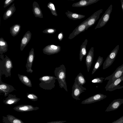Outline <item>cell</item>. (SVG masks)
Segmentation results:
<instances>
[{
	"label": "cell",
	"mask_w": 123,
	"mask_h": 123,
	"mask_svg": "<svg viewBox=\"0 0 123 123\" xmlns=\"http://www.w3.org/2000/svg\"><path fill=\"white\" fill-rule=\"evenodd\" d=\"M66 68L64 65L62 64L55 68L54 71L55 75L57 80L60 87L63 88L68 92L66 82Z\"/></svg>",
	"instance_id": "obj_1"
},
{
	"label": "cell",
	"mask_w": 123,
	"mask_h": 123,
	"mask_svg": "<svg viewBox=\"0 0 123 123\" xmlns=\"http://www.w3.org/2000/svg\"><path fill=\"white\" fill-rule=\"evenodd\" d=\"M3 58L0 62V73L5 75L6 77L11 76V71L13 68L12 60L7 56Z\"/></svg>",
	"instance_id": "obj_2"
},
{
	"label": "cell",
	"mask_w": 123,
	"mask_h": 123,
	"mask_svg": "<svg viewBox=\"0 0 123 123\" xmlns=\"http://www.w3.org/2000/svg\"><path fill=\"white\" fill-rule=\"evenodd\" d=\"M56 78L48 75L40 77L39 80L41 82L39 86L45 90H51L55 87V83Z\"/></svg>",
	"instance_id": "obj_3"
},
{
	"label": "cell",
	"mask_w": 123,
	"mask_h": 123,
	"mask_svg": "<svg viewBox=\"0 0 123 123\" xmlns=\"http://www.w3.org/2000/svg\"><path fill=\"white\" fill-rule=\"evenodd\" d=\"M118 45L111 51L103 64V69H105L111 66L115 60L119 49Z\"/></svg>",
	"instance_id": "obj_4"
},
{
	"label": "cell",
	"mask_w": 123,
	"mask_h": 123,
	"mask_svg": "<svg viewBox=\"0 0 123 123\" xmlns=\"http://www.w3.org/2000/svg\"><path fill=\"white\" fill-rule=\"evenodd\" d=\"M123 76V64L118 67L111 75L105 78V80H109L106 86L109 85L116 80Z\"/></svg>",
	"instance_id": "obj_5"
},
{
	"label": "cell",
	"mask_w": 123,
	"mask_h": 123,
	"mask_svg": "<svg viewBox=\"0 0 123 123\" xmlns=\"http://www.w3.org/2000/svg\"><path fill=\"white\" fill-rule=\"evenodd\" d=\"M112 5H111L99 19L95 29L104 26L109 20L112 10Z\"/></svg>",
	"instance_id": "obj_6"
},
{
	"label": "cell",
	"mask_w": 123,
	"mask_h": 123,
	"mask_svg": "<svg viewBox=\"0 0 123 123\" xmlns=\"http://www.w3.org/2000/svg\"><path fill=\"white\" fill-rule=\"evenodd\" d=\"M72 96L73 98L76 100H80L79 98L81 93L86 90V88L79 85L76 82H74L72 88Z\"/></svg>",
	"instance_id": "obj_7"
},
{
	"label": "cell",
	"mask_w": 123,
	"mask_h": 123,
	"mask_svg": "<svg viewBox=\"0 0 123 123\" xmlns=\"http://www.w3.org/2000/svg\"><path fill=\"white\" fill-rule=\"evenodd\" d=\"M87 25V20L86 19L81 23L70 34L68 38L71 39L81 33L84 32L86 30Z\"/></svg>",
	"instance_id": "obj_8"
},
{
	"label": "cell",
	"mask_w": 123,
	"mask_h": 123,
	"mask_svg": "<svg viewBox=\"0 0 123 123\" xmlns=\"http://www.w3.org/2000/svg\"><path fill=\"white\" fill-rule=\"evenodd\" d=\"M61 49V47L59 45L49 44L44 47L43 51L44 54L49 55L58 53Z\"/></svg>",
	"instance_id": "obj_9"
},
{
	"label": "cell",
	"mask_w": 123,
	"mask_h": 123,
	"mask_svg": "<svg viewBox=\"0 0 123 123\" xmlns=\"http://www.w3.org/2000/svg\"><path fill=\"white\" fill-rule=\"evenodd\" d=\"M107 97L106 95L99 93L94 95L82 101V104H89L93 103L103 100Z\"/></svg>",
	"instance_id": "obj_10"
},
{
	"label": "cell",
	"mask_w": 123,
	"mask_h": 123,
	"mask_svg": "<svg viewBox=\"0 0 123 123\" xmlns=\"http://www.w3.org/2000/svg\"><path fill=\"white\" fill-rule=\"evenodd\" d=\"M103 11V9H99L94 12L86 19L87 25L86 30L95 24L96 22L99 18L100 14Z\"/></svg>",
	"instance_id": "obj_11"
},
{
	"label": "cell",
	"mask_w": 123,
	"mask_h": 123,
	"mask_svg": "<svg viewBox=\"0 0 123 123\" xmlns=\"http://www.w3.org/2000/svg\"><path fill=\"white\" fill-rule=\"evenodd\" d=\"M123 81V76L119 78L112 83L105 87V90L107 91H112L115 90L121 89L123 88V86L119 85L120 83Z\"/></svg>",
	"instance_id": "obj_12"
},
{
	"label": "cell",
	"mask_w": 123,
	"mask_h": 123,
	"mask_svg": "<svg viewBox=\"0 0 123 123\" xmlns=\"http://www.w3.org/2000/svg\"><path fill=\"white\" fill-rule=\"evenodd\" d=\"M34 57V50L33 48H32L29 52L25 65L27 69L26 71L27 72L31 73L33 72V70L31 68Z\"/></svg>",
	"instance_id": "obj_13"
},
{
	"label": "cell",
	"mask_w": 123,
	"mask_h": 123,
	"mask_svg": "<svg viewBox=\"0 0 123 123\" xmlns=\"http://www.w3.org/2000/svg\"><path fill=\"white\" fill-rule=\"evenodd\" d=\"M15 90V89L13 86L3 82L0 79V93H4L5 97L8 95L10 93Z\"/></svg>",
	"instance_id": "obj_14"
},
{
	"label": "cell",
	"mask_w": 123,
	"mask_h": 123,
	"mask_svg": "<svg viewBox=\"0 0 123 123\" xmlns=\"http://www.w3.org/2000/svg\"><path fill=\"white\" fill-rule=\"evenodd\" d=\"M123 103V99L118 98L114 99L107 108L105 111L109 112L116 110Z\"/></svg>",
	"instance_id": "obj_15"
},
{
	"label": "cell",
	"mask_w": 123,
	"mask_h": 123,
	"mask_svg": "<svg viewBox=\"0 0 123 123\" xmlns=\"http://www.w3.org/2000/svg\"><path fill=\"white\" fill-rule=\"evenodd\" d=\"M94 47H92L89 50L86 57V64L88 72H89L94 57Z\"/></svg>",
	"instance_id": "obj_16"
},
{
	"label": "cell",
	"mask_w": 123,
	"mask_h": 123,
	"mask_svg": "<svg viewBox=\"0 0 123 123\" xmlns=\"http://www.w3.org/2000/svg\"><path fill=\"white\" fill-rule=\"evenodd\" d=\"M38 107H34L30 105H21L17 106L13 108L15 111L18 112H24L36 110L38 109Z\"/></svg>",
	"instance_id": "obj_17"
},
{
	"label": "cell",
	"mask_w": 123,
	"mask_h": 123,
	"mask_svg": "<svg viewBox=\"0 0 123 123\" xmlns=\"http://www.w3.org/2000/svg\"><path fill=\"white\" fill-rule=\"evenodd\" d=\"M31 33L30 31H28L23 36L20 44V50L22 51L30 40Z\"/></svg>",
	"instance_id": "obj_18"
},
{
	"label": "cell",
	"mask_w": 123,
	"mask_h": 123,
	"mask_svg": "<svg viewBox=\"0 0 123 123\" xmlns=\"http://www.w3.org/2000/svg\"><path fill=\"white\" fill-rule=\"evenodd\" d=\"M100 0H81L73 4L72 7H83L96 3Z\"/></svg>",
	"instance_id": "obj_19"
},
{
	"label": "cell",
	"mask_w": 123,
	"mask_h": 123,
	"mask_svg": "<svg viewBox=\"0 0 123 123\" xmlns=\"http://www.w3.org/2000/svg\"><path fill=\"white\" fill-rule=\"evenodd\" d=\"M32 11L35 17L40 18H43L42 11L38 3L34 1L33 3Z\"/></svg>",
	"instance_id": "obj_20"
},
{
	"label": "cell",
	"mask_w": 123,
	"mask_h": 123,
	"mask_svg": "<svg viewBox=\"0 0 123 123\" xmlns=\"http://www.w3.org/2000/svg\"><path fill=\"white\" fill-rule=\"evenodd\" d=\"M65 14L68 18L74 20L80 19L85 17V15L74 13L68 10H67Z\"/></svg>",
	"instance_id": "obj_21"
},
{
	"label": "cell",
	"mask_w": 123,
	"mask_h": 123,
	"mask_svg": "<svg viewBox=\"0 0 123 123\" xmlns=\"http://www.w3.org/2000/svg\"><path fill=\"white\" fill-rule=\"evenodd\" d=\"M20 99L16 97L15 95L9 94L8 97L4 101V103L6 104H14L18 102Z\"/></svg>",
	"instance_id": "obj_22"
},
{
	"label": "cell",
	"mask_w": 123,
	"mask_h": 123,
	"mask_svg": "<svg viewBox=\"0 0 123 123\" xmlns=\"http://www.w3.org/2000/svg\"><path fill=\"white\" fill-rule=\"evenodd\" d=\"M16 9L13 3L8 9L4 13L3 16V19L6 20L10 17L15 12Z\"/></svg>",
	"instance_id": "obj_23"
},
{
	"label": "cell",
	"mask_w": 123,
	"mask_h": 123,
	"mask_svg": "<svg viewBox=\"0 0 123 123\" xmlns=\"http://www.w3.org/2000/svg\"><path fill=\"white\" fill-rule=\"evenodd\" d=\"M87 39H85L80 46L79 59L81 62L82 61L83 57L85 56L86 54V46L87 44Z\"/></svg>",
	"instance_id": "obj_24"
},
{
	"label": "cell",
	"mask_w": 123,
	"mask_h": 123,
	"mask_svg": "<svg viewBox=\"0 0 123 123\" xmlns=\"http://www.w3.org/2000/svg\"><path fill=\"white\" fill-rule=\"evenodd\" d=\"M18 75L20 80L24 84L30 87L32 86L31 81L26 76L18 74Z\"/></svg>",
	"instance_id": "obj_25"
},
{
	"label": "cell",
	"mask_w": 123,
	"mask_h": 123,
	"mask_svg": "<svg viewBox=\"0 0 123 123\" xmlns=\"http://www.w3.org/2000/svg\"><path fill=\"white\" fill-rule=\"evenodd\" d=\"M20 25L16 24H15L10 28V33L13 37L17 36L19 33L21 29Z\"/></svg>",
	"instance_id": "obj_26"
},
{
	"label": "cell",
	"mask_w": 123,
	"mask_h": 123,
	"mask_svg": "<svg viewBox=\"0 0 123 123\" xmlns=\"http://www.w3.org/2000/svg\"><path fill=\"white\" fill-rule=\"evenodd\" d=\"M8 45L7 42L2 37L0 38V53L1 55L7 51Z\"/></svg>",
	"instance_id": "obj_27"
},
{
	"label": "cell",
	"mask_w": 123,
	"mask_h": 123,
	"mask_svg": "<svg viewBox=\"0 0 123 123\" xmlns=\"http://www.w3.org/2000/svg\"><path fill=\"white\" fill-rule=\"evenodd\" d=\"M4 121L6 123H24L21 120L11 115L7 116Z\"/></svg>",
	"instance_id": "obj_28"
},
{
	"label": "cell",
	"mask_w": 123,
	"mask_h": 123,
	"mask_svg": "<svg viewBox=\"0 0 123 123\" xmlns=\"http://www.w3.org/2000/svg\"><path fill=\"white\" fill-rule=\"evenodd\" d=\"M74 82L82 86L86 82V79L82 74L80 73L75 79Z\"/></svg>",
	"instance_id": "obj_29"
},
{
	"label": "cell",
	"mask_w": 123,
	"mask_h": 123,
	"mask_svg": "<svg viewBox=\"0 0 123 123\" xmlns=\"http://www.w3.org/2000/svg\"><path fill=\"white\" fill-rule=\"evenodd\" d=\"M103 59L102 57L100 56L98 57L97 60L95 64L92 74H94L97 70L99 69L103 63Z\"/></svg>",
	"instance_id": "obj_30"
},
{
	"label": "cell",
	"mask_w": 123,
	"mask_h": 123,
	"mask_svg": "<svg viewBox=\"0 0 123 123\" xmlns=\"http://www.w3.org/2000/svg\"><path fill=\"white\" fill-rule=\"evenodd\" d=\"M47 7L50 11L52 14L55 16L58 15L56 9L54 4L51 2H50L47 5Z\"/></svg>",
	"instance_id": "obj_31"
},
{
	"label": "cell",
	"mask_w": 123,
	"mask_h": 123,
	"mask_svg": "<svg viewBox=\"0 0 123 123\" xmlns=\"http://www.w3.org/2000/svg\"><path fill=\"white\" fill-rule=\"evenodd\" d=\"M27 97L29 99L34 101H37L38 99L37 97L33 93H27Z\"/></svg>",
	"instance_id": "obj_32"
},
{
	"label": "cell",
	"mask_w": 123,
	"mask_h": 123,
	"mask_svg": "<svg viewBox=\"0 0 123 123\" xmlns=\"http://www.w3.org/2000/svg\"><path fill=\"white\" fill-rule=\"evenodd\" d=\"M105 79V78L103 77H97L93 79L92 80V82L93 83H101L103 82Z\"/></svg>",
	"instance_id": "obj_33"
},
{
	"label": "cell",
	"mask_w": 123,
	"mask_h": 123,
	"mask_svg": "<svg viewBox=\"0 0 123 123\" xmlns=\"http://www.w3.org/2000/svg\"><path fill=\"white\" fill-rule=\"evenodd\" d=\"M56 31V30L53 28H48L44 30L42 32L45 33L52 34L54 33Z\"/></svg>",
	"instance_id": "obj_34"
},
{
	"label": "cell",
	"mask_w": 123,
	"mask_h": 123,
	"mask_svg": "<svg viewBox=\"0 0 123 123\" xmlns=\"http://www.w3.org/2000/svg\"><path fill=\"white\" fill-rule=\"evenodd\" d=\"M14 0H6L4 3V7L5 8L11 4Z\"/></svg>",
	"instance_id": "obj_35"
},
{
	"label": "cell",
	"mask_w": 123,
	"mask_h": 123,
	"mask_svg": "<svg viewBox=\"0 0 123 123\" xmlns=\"http://www.w3.org/2000/svg\"><path fill=\"white\" fill-rule=\"evenodd\" d=\"M63 37V34L62 32H60L58 35L57 38L60 41H61Z\"/></svg>",
	"instance_id": "obj_36"
},
{
	"label": "cell",
	"mask_w": 123,
	"mask_h": 123,
	"mask_svg": "<svg viewBox=\"0 0 123 123\" xmlns=\"http://www.w3.org/2000/svg\"><path fill=\"white\" fill-rule=\"evenodd\" d=\"M111 123H123V116Z\"/></svg>",
	"instance_id": "obj_37"
},
{
	"label": "cell",
	"mask_w": 123,
	"mask_h": 123,
	"mask_svg": "<svg viewBox=\"0 0 123 123\" xmlns=\"http://www.w3.org/2000/svg\"><path fill=\"white\" fill-rule=\"evenodd\" d=\"M67 121H52L47 123H64L66 122Z\"/></svg>",
	"instance_id": "obj_38"
},
{
	"label": "cell",
	"mask_w": 123,
	"mask_h": 123,
	"mask_svg": "<svg viewBox=\"0 0 123 123\" xmlns=\"http://www.w3.org/2000/svg\"><path fill=\"white\" fill-rule=\"evenodd\" d=\"M121 7L123 12V0H121Z\"/></svg>",
	"instance_id": "obj_39"
}]
</instances>
